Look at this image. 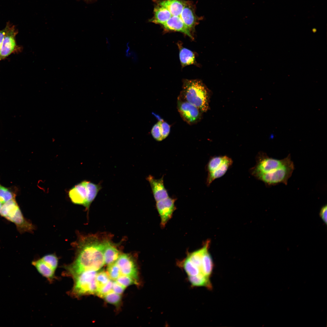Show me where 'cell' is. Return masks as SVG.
I'll return each instance as SVG.
<instances>
[{"instance_id":"4fadbf2b","label":"cell","mask_w":327,"mask_h":327,"mask_svg":"<svg viewBox=\"0 0 327 327\" xmlns=\"http://www.w3.org/2000/svg\"><path fill=\"white\" fill-rule=\"evenodd\" d=\"M162 25L164 29L167 30L180 32L187 35L191 38H193L191 32V30L185 24L180 17L171 16L170 18Z\"/></svg>"},{"instance_id":"7402d4cb","label":"cell","mask_w":327,"mask_h":327,"mask_svg":"<svg viewBox=\"0 0 327 327\" xmlns=\"http://www.w3.org/2000/svg\"><path fill=\"white\" fill-rule=\"evenodd\" d=\"M110 280V278L107 273L104 271H102L97 273L96 277V281L97 290L107 284Z\"/></svg>"},{"instance_id":"7a4b0ae2","label":"cell","mask_w":327,"mask_h":327,"mask_svg":"<svg viewBox=\"0 0 327 327\" xmlns=\"http://www.w3.org/2000/svg\"><path fill=\"white\" fill-rule=\"evenodd\" d=\"M255 165L250 169L251 174L262 181L267 187L280 183L286 185L294 170V165L291 155L282 159L269 157L261 152L256 158Z\"/></svg>"},{"instance_id":"4316f807","label":"cell","mask_w":327,"mask_h":327,"mask_svg":"<svg viewBox=\"0 0 327 327\" xmlns=\"http://www.w3.org/2000/svg\"><path fill=\"white\" fill-rule=\"evenodd\" d=\"M12 25L9 22H7L5 27L0 31V55L2 43L4 38L6 34Z\"/></svg>"},{"instance_id":"e0dca14e","label":"cell","mask_w":327,"mask_h":327,"mask_svg":"<svg viewBox=\"0 0 327 327\" xmlns=\"http://www.w3.org/2000/svg\"><path fill=\"white\" fill-rule=\"evenodd\" d=\"M32 264L43 276L50 280L54 279L55 270L43 261L41 259L32 262Z\"/></svg>"},{"instance_id":"f1b7e54d","label":"cell","mask_w":327,"mask_h":327,"mask_svg":"<svg viewBox=\"0 0 327 327\" xmlns=\"http://www.w3.org/2000/svg\"><path fill=\"white\" fill-rule=\"evenodd\" d=\"M319 216L325 223L327 224V206L326 205L323 206L321 208L319 213Z\"/></svg>"},{"instance_id":"ffe728a7","label":"cell","mask_w":327,"mask_h":327,"mask_svg":"<svg viewBox=\"0 0 327 327\" xmlns=\"http://www.w3.org/2000/svg\"><path fill=\"white\" fill-rule=\"evenodd\" d=\"M15 194L10 189L0 184V202L2 204L15 199Z\"/></svg>"},{"instance_id":"f546056e","label":"cell","mask_w":327,"mask_h":327,"mask_svg":"<svg viewBox=\"0 0 327 327\" xmlns=\"http://www.w3.org/2000/svg\"><path fill=\"white\" fill-rule=\"evenodd\" d=\"M2 203L0 202V209L1 207V206H2Z\"/></svg>"},{"instance_id":"7c38bea8","label":"cell","mask_w":327,"mask_h":327,"mask_svg":"<svg viewBox=\"0 0 327 327\" xmlns=\"http://www.w3.org/2000/svg\"><path fill=\"white\" fill-rule=\"evenodd\" d=\"M147 179L150 184L156 202L169 197L167 190L164 185L163 177L157 179L150 175L147 177Z\"/></svg>"},{"instance_id":"603a6c76","label":"cell","mask_w":327,"mask_h":327,"mask_svg":"<svg viewBox=\"0 0 327 327\" xmlns=\"http://www.w3.org/2000/svg\"><path fill=\"white\" fill-rule=\"evenodd\" d=\"M107 271L110 279L114 280L121 275L120 269L115 262L108 265Z\"/></svg>"},{"instance_id":"30bf717a","label":"cell","mask_w":327,"mask_h":327,"mask_svg":"<svg viewBox=\"0 0 327 327\" xmlns=\"http://www.w3.org/2000/svg\"><path fill=\"white\" fill-rule=\"evenodd\" d=\"M176 200L175 199L168 197L156 202V207L160 218V225L162 228H164L171 218L176 209Z\"/></svg>"},{"instance_id":"44dd1931","label":"cell","mask_w":327,"mask_h":327,"mask_svg":"<svg viewBox=\"0 0 327 327\" xmlns=\"http://www.w3.org/2000/svg\"><path fill=\"white\" fill-rule=\"evenodd\" d=\"M41 259L50 266L55 271L57 269L58 262V259L56 255L49 254L43 256Z\"/></svg>"},{"instance_id":"8992f818","label":"cell","mask_w":327,"mask_h":327,"mask_svg":"<svg viewBox=\"0 0 327 327\" xmlns=\"http://www.w3.org/2000/svg\"><path fill=\"white\" fill-rule=\"evenodd\" d=\"M97 271H83L73 276L74 281L71 293L75 296L96 294L97 287L96 281Z\"/></svg>"},{"instance_id":"ba28073f","label":"cell","mask_w":327,"mask_h":327,"mask_svg":"<svg viewBox=\"0 0 327 327\" xmlns=\"http://www.w3.org/2000/svg\"><path fill=\"white\" fill-rule=\"evenodd\" d=\"M177 108L183 120L190 125L197 124L201 119L202 112L179 96L177 97Z\"/></svg>"},{"instance_id":"52a82bcc","label":"cell","mask_w":327,"mask_h":327,"mask_svg":"<svg viewBox=\"0 0 327 327\" xmlns=\"http://www.w3.org/2000/svg\"><path fill=\"white\" fill-rule=\"evenodd\" d=\"M233 163L232 159L226 155L211 157L206 166L208 172L207 185L209 186L215 180L223 176Z\"/></svg>"},{"instance_id":"484cf974","label":"cell","mask_w":327,"mask_h":327,"mask_svg":"<svg viewBox=\"0 0 327 327\" xmlns=\"http://www.w3.org/2000/svg\"><path fill=\"white\" fill-rule=\"evenodd\" d=\"M113 282L110 279L107 284L97 290L96 294L100 297L103 298L105 296L112 291Z\"/></svg>"},{"instance_id":"3957f363","label":"cell","mask_w":327,"mask_h":327,"mask_svg":"<svg viewBox=\"0 0 327 327\" xmlns=\"http://www.w3.org/2000/svg\"><path fill=\"white\" fill-rule=\"evenodd\" d=\"M179 96L202 112H205L209 109L208 92L206 88L199 80H183L182 90Z\"/></svg>"},{"instance_id":"5bb4252c","label":"cell","mask_w":327,"mask_h":327,"mask_svg":"<svg viewBox=\"0 0 327 327\" xmlns=\"http://www.w3.org/2000/svg\"><path fill=\"white\" fill-rule=\"evenodd\" d=\"M170 127L167 122L159 121L153 127L151 131L153 137L156 140L160 141L166 138L170 131Z\"/></svg>"},{"instance_id":"d6986e66","label":"cell","mask_w":327,"mask_h":327,"mask_svg":"<svg viewBox=\"0 0 327 327\" xmlns=\"http://www.w3.org/2000/svg\"><path fill=\"white\" fill-rule=\"evenodd\" d=\"M202 266L203 274L209 278L213 271V264L212 257L208 252V249L205 251L203 255Z\"/></svg>"},{"instance_id":"ac0fdd59","label":"cell","mask_w":327,"mask_h":327,"mask_svg":"<svg viewBox=\"0 0 327 327\" xmlns=\"http://www.w3.org/2000/svg\"><path fill=\"white\" fill-rule=\"evenodd\" d=\"M179 58L182 66L183 67L196 63L195 55L190 50L180 46L179 44Z\"/></svg>"},{"instance_id":"2e32d148","label":"cell","mask_w":327,"mask_h":327,"mask_svg":"<svg viewBox=\"0 0 327 327\" xmlns=\"http://www.w3.org/2000/svg\"><path fill=\"white\" fill-rule=\"evenodd\" d=\"M154 8V16L150 21L162 25L170 18V14L168 9L164 6L157 3Z\"/></svg>"},{"instance_id":"83f0119b","label":"cell","mask_w":327,"mask_h":327,"mask_svg":"<svg viewBox=\"0 0 327 327\" xmlns=\"http://www.w3.org/2000/svg\"><path fill=\"white\" fill-rule=\"evenodd\" d=\"M125 288L116 281L113 282L112 290L115 293L121 295Z\"/></svg>"},{"instance_id":"9a60e30c","label":"cell","mask_w":327,"mask_h":327,"mask_svg":"<svg viewBox=\"0 0 327 327\" xmlns=\"http://www.w3.org/2000/svg\"><path fill=\"white\" fill-rule=\"evenodd\" d=\"M103 255L105 264L114 262L121 255L119 250L109 241H103Z\"/></svg>"},{"instance_id":"6da1fadb","label":"cell","mask_w":327,"mask_h":327,"mask_svg":"<svg viewBox=\"0 0 327 327\" xmlns=\"http://www.w3.org/2000/svg\"><path fill=\"white\" fill-rule=\"evenodd\" d=\"M103 241L93 235H78L73 244L75 259L71 264L64 266L68 274L73 277L83 271H97L101 268L105 264Z\"/></svg>"},{"instance_id":"9c48e42d","label":"cell","mask_w":327,"mask_h":327,"mask_svg":"<svg viewBox=\"0 0 327 327\" xmlns=\"http://www.w3.org/2000/svg\"><path fill=\"white\" fill-rule=\"evenodd\" d=\"M18 33L14 25H12L5 35L2 44L0 61L11 54L21 51V48L17 44L15 37Z\"/></svg>"},{"instance_id":"d4e9b609","label":"cell","mask_w":327,"mask_h":327,"mask_svg":"<svg viewBox=\"0 0 327 327\" xmlns=\"http://www.w3.org/2000/svg\"><path fill=\"white\" fill-rule=\"evenodd\" d=\"M103 298L107 302L117 305L121 301V295L115 293L112 291L105 296Z\"/></svg>"},{"instance_id":"5b68a950","label":"cell","mask_w":327,"mask_h":327,"mask_svg":"<svg viewBox=\"0 0 327 327\" xmlns=\"http://www.w3.org/2000/svg\"><path fill=\"white\" fill-rule=\"evenodd\" d=\"M0 216L14 223L20 233H31L35 230V226L24 216L15 199L2 204Z\"/></svg>"},{"instance_id":"cb8c5ba5","label":"cell","mask_w":327,"mask_h":327,"mask_svg":"<svg viewBox=\"0 0 327 327\" xmlns=\"http://www.w3.org/2000/svg\"><path fill=\"white\" fill-rule=\"evenodd\" d=\"M115 281L125 288L131 285L138 283L137 280L134 278L123 275H121Z\"/></svg>"},{"instance_id":"8fae6325","label":"cell","mask_w":327,"mask_h":327,"mask_svg":"<svg viewBox=\"0 0 327 327\" xmlns=\"http://www.w3.org/2000/svg\"><path fill=\"white\" fill-rule=\"evenodd\" d=\"M119 267L121 275L132 277L138 280V271L135 262L128 254H121L115 262Z\"/></svg>"},{"instance_id":"277c9868","label":"cell","mask_w":327,"mask_h":327,"mask_svg":"<svg viewBox=\"0 0 327 327\" xmlns=\"http://www.w3.org/2000/svg\"><path fill=\"white\" fill-rule=\"evenodd\" d=\"M101 188L100 184L84 180L71 188L68 195L73 203L82 205L89 209Z\"/></svg>"}]
</instances>
